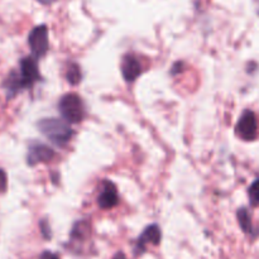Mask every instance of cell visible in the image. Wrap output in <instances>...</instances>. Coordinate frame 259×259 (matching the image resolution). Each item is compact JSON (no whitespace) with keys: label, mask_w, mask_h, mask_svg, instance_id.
Here are the masks:
<instances>
[{"label":"cell","mask_w":259,"mask_h":259,"mask_svg":"<svg viewBox=\"0 0 259 259\" xmlns=\"http://www.w3.org/2000/svg\"><path fill=\"white\" fill-rule=\"evenodd\" d=\"M40 80V73L34 58L24 57L20 60L19 70L12 71L3 82L8 99H13L24 89H29Z\"/></svg>","instance_id":"1"},{"label":"cell","mask_w":259,"mask_h":259,"mask_svg":"<svg viewBox=\"0 0 259 259\" xmlns=\"http://www.w3.org/2000/svg\"><path fill=\"white\" fill-rule=\"evenodd\" d=\"M38 129L40 133L58 147H65L71 141L73 131L70 124L58 118H46L38 121Z\"/></svg>","instance_id":"2"},{"label":"cell","mask_w":259,"mask_h":259,"mask_svg":"<svg viewBox=\"0 0 259 259\" xmlns=\"http://www.w3.org/2000/svg\"><path fill=\"white\" fill-rule=\"evenodd\" d=\"M58 110L66 123L77 124L82 121L85 116V106L82 100L76 94H66L60 99Z\"/></svg>","instance_id":"3"},{"label":"cell","mask_w":259,"mask_h":259,"mask_svg":"<svg viewBox=\"0 0 259 259\" xmlns=\"http://www.w3.org/2000/svg\"><path fill=\"white\" fill-rule=\"evenodd\" d=\"M28 45H29L32 53L37 58L45 57L50 48L48 40V28L45 24L33 28L32 32L28 35Z\"/></svg>","instance_id":"4"},{"label":"cell","mask_w":259,"mask_h":259,"mask_svg":"<svg viewBox=\"0 0 259 259\" xmlns=\"http://www.w3.org/2000/svg\"><path fill=\"white\" fill-rule=\"evenodd\" d=\"M235 133L243 141H253L257 137V119L253 111L245 110L235 125Z\"/></svg>","instance_id":"5"},{"label":"cell","mask_w":259,"mask_h":259,"mask_svg":"<svg viewBox=\"0 0 259 259\" xmlns=\"http://www.w3.org/2000/svg\"><path fill=\"white\" fill-rule=\"evenodd\" d=\"M55 157V152L51 147L40 143V142H32L28 146L27 163L29 166H35L38 163L50 162Z\"/></svg>","instance_id":"6"},{"label":"cell","mask_w":259,"mask_h":259,"mask_svg":"<svg viewBox=\"0 0 259 259\" xmlns=\"http://www.w3.org/2000/svg\"><path fill=\"white\" fill-rule=\"evenodd\" d=\"M162 239V232L159 229V227L157 224H152L149 227H147L144 229V232L142 233L141 237L137 240L136 245V253L137 254H142V253L146 252L147 244L152 245H158L161 243Z\"/></svg>","instance_id":"7"},{"label":"cell","mask_w":259,"mask_h":259,"mask_svg":"<svg viewBox=\"0 0 259 259\" xmlns=\"http://www.w3.org/2000/svg\"><path fill=\"white\" fill-rule=\"evenodd\" d=\"M120 70L124 80H125L126 82H133V81H136L137 78L139 77V75L142 73V66L136 56L128 53V55L124 56L123 60H121Z\"/></svg>","instance_id":"8"},{"label":"cell","mask_w":259,"mask_h":259,"mask_svg":"<svg viewBox=\"0 0 259 259\" xmlns=\"http://www.w3.org/2000/svg\"><path fill=\"white\" fill-rule=\"evenodd\" d=\"M119 202V195L116 186L111 181L105 180L104 181L103 190H101L100 195L98 196V205L104 210L113 209L118 205Z\"/></svg>","instance_id":"9"},{"label":"cell","mask_w":259,"mask_h":259,"mask_svg":"<svg viewBox=\"0 0 259 259\" xmlns=\"http://www.w3.org/2000/svg\"><path fill=\"white\" fill-rule=\"evenodd\" d=\"M238 222H239L240 228L245 234H253V225H252V218H250L249 211L245 207L238 210L237 212Z\"/></svg>","instance_id":"10"},{"label":"cell","mask_w":259,"mask_h":259,"mask_svg":"<svg viewBox=\"0 0 259 259\" xmlns=\"http://www.w3.org/2000/svg\"><path fill=\"white\" fill-rule=\"evenodd\" d=\"M81 70H80V66L77 63H71L67 68V73H66V78H67L68 83L72 86L78 85L81 81Z\"/></svg>","instance_id":"11"},{"label":"cell","mask_w":259,"mask_h":259,"mask_svg":"<svg viewBox=\"0 0 259 259\" xmlns=\"http://www.w3.org/2000/svg\"><path fill=\"white\" fill-rule=\"evenodd\" d=\"M248 197L252 206H258L259 205V179L255 180L250 187L248 189Z\"/></svg>","instance_id":"12"},{"label":"cell","mask_w":259,"mask_h":259,"mask_svg":"<svg viewBox=\"0 0 259 259\" xmlns=\"http://www.w3.org/2000/svg\"><path fill=\"white\" fill-rule=\"evenodd\" d=\"M39 228H40V232H42L43 237H45L46 239H51V229H50V225H48V223L46 222V220H42V222H40Z\"/></svg>","instance_id":"13"},{"label":"cell","mask_w":259,"mask_h":259,"mask_svg":"<svg viewBox=\"0 0 259 259\" xmlns=\"http://www.w3.org/2000/svg\"><path fill=\"white\" fill-rule=\"evenodd\" d=\"M8 186V180H7V174L4 172V169H0V194L5 192Z\"/></svg>","instance_id":"14"},{"label":"cell","mask_w":259,"mask_h":259,"mask_svg":"<svg viewBox=\"0 0 259 259\" xmlns=\"http://www.w3.org/2000/svg\"><path fill=\"white\" fill-rule=\"evenodd\" d=\"M182 67H184V62H176L174 65V67L171 68V73L172 75H176V73L181 72Z\"/></svg>","instance_id":"15"},{"label":"cell","mask_w":259,"mask_h":259,"mask_svg":"<svg viewBox=\"0 0 259 259\" xmlns=\"http://www.w3.org/2000/svg\"><path fill=\"white\" fill-rule=\"evenodd\" d=\"M39 259H60V258H58L56 254H53L52 252H50V250H45V252L40 254Z\"/></svg>","instance_id":"16"},{"label":"cell","mask_w":259,"mask_h":259,"mask_svg":"<svg viewBox=\"0 0 259 259\" xmlns=\"http://www.w3.org/2000/svg\"><path fill=\"white\" fill-rule=\"evenodd\" d=\"M113 259H126V257L124 255L123 252H118L115 255H114Z\"/></svg>","instance_id":"17"},{"label":"cell","mask_w":259,"mask_h":259,"mask_svg":"<svg viewBox=\"0 0 259 259\" xmlns=\"http://www.w3.org/2000/svg\"><path fill=\"white\" fill-rule=\"evenodd\" d=\"M38 3H40V4H43V5H50V4H52L53 2H56V0H37Z\"/></svg>","instance_id":"18"},{"label":"cell","mask_w":259,"mask_h":259,"mask_svg":"<svg viewBox=\"0 0 259 259\" xmlns=\"http://www.w3.org/2000/svg\"><path fill=\"white\" fill-rule=\"evenodd\" d=\"M258 13H259V9H258Z\"/></svg>","instance_id":"19"}]
</instances>
